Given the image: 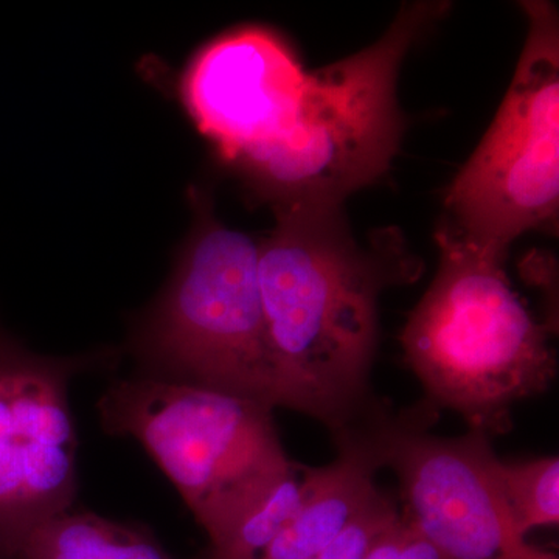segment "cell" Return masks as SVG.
Listing matches in <instances>:
<instances>
[{
	"mask_svg": "<svg viewBox=\"0 0 559 559\" xmlns=\"http://www.w3.org/2000/svg\"><path fill=\"white\" fill-rule=\"evenodd\" d=\"M274 210L275 227L259 242V285L283 400L334 433L378 406L380 296L423 266L396 230L360 242L342 209Z\"/></svg>",
	"mask_w": 559,
	"mask_h": 559,
	"instance_id": "6da1fadb",
	"label": "cell"
},
{
	"mask_svg": "<svg viewBox=\"0 0 559 559\" xmlns=\"http://www.w3.org/2000/svg\"><path fill=\"white\" fill-rule=\"evenodd\" d=\"M436 238L439 271L401 333L404 359L426 403L455 412L468 430L491 439L511 428L516 403L554 384V329L511 288L507 253L468 240L452 224Z\"/></svg>",
	"mask_w": 559,
	"mask_h": 559,
	"instance_id": "7a4b0ae2",
	"label": "cell"
},
{
	"mask_svg": "<svg viewBox=\"0 0 559 559\" xmlns=\"http://www.w3.org/2000/svg\"><path fill=\"white\" fill-rule=\"evenodd\" d=\"M450 5L406 3L380 40L308 73L289 130L235 167L250 189L274 209H342L349 194L381 179L404 134L401 64Z\"/></svg>",
	"mask_w": 559,
	"mask_h": 559,
	"instance_id": "3957f363",
	"label": "cell"
},
{
	"mask_svg": "<svg viewBox=\"0 0 559 559\" xmlns=\"http://www.w3.org/2000/svg\"><path fill=\"white\" fill-rule=\"evenodd\" d=\"M193 226L167 286L139 320L143 374L285 407L259 285V242L226 226L191 189Z\"/></svg>",
	"mask_w": 559,
	"mask_h": 559,
	"instance_id": "277c9868",
	"label": "cell"
},
{
	"mask_svg": "<svg viewBox=\"0 0 559 559\" xmlns=\"http://www.w3.org/2000/svg\"><path fill=\"white\" fill-rule=\"evenodd\" d=\"M97 407L106 432L138 441L175 485L212 555L297 465L259 401L142 373L114 381Z\"/></svg>",
	"mask_w": 559,
	"mask_h": 559,
	"instance_id": "5b68a950",
	"label": "cell"
},
{
	"mask_svg": "<svg viewBox=\"0 0 559 559\" xmlns=\"http://www.w3.org/2000/svg\"><path fill=\"white\" fill-rule=\"evenodd\" d=\"M528 33L498 116L452 180L444 205L468 240L507 253L559 209V21L550 2H522Z\"/></svg>",
	"mask_w": 559,
	"mask_h": 559,
	"instance_id": "8992f818",
	"label": "cell"
},
{
	"mask_svg": "<svg viewBox=\"0 0 559 559\" xmlns=\"http://www.w3.org/2000/svg\"><path fill=\"white\" fill-rule=\"evenodd\" d=\"M112 353L51 358L0 326V559H14L47 521L72 510L79 492L69 388Z\"/></svg>",
	"mask_w": 559,
	"mask_h": 559,
	"instance_id": "52a82bcc",
	"label": "cell"
},
{
	"mask_svg": "<svg viewBox=\"0 0 559 559\" xmlns=\"http://www.w3.org/2000/svg\"><path fill=\"white\" fill-rule=\"evenodd\" d=\"M439 412L423 401L390 419L385 466L400 481L403 513L441 559H559L516 528L500 489L491 439L468 430L432 436Z\"/></svg>",
	"mask_w": 559,
	"mask_h": 559,
	"instance_id": "ba28073f",
	"label": "cell"
},
{
	"mask_svg": "<svg viewBox=\"0 0 559 559\" xmlns=\"http://www.w3.org/2000/svg\"><path fill=\"white\" fill-rule=\"evenodd\" d=\"M307 70L270 28H237L201 47L179 79V98L226 164L277 142L296 119Z\"/></svg>",
	"mask_w": 559,
	"mask_h": 559,
	"instance_id": "9c48e42d",
	"label": "cell"
},
{
	"mask_svg": "<svg viewBox=\"0 0 559 559\" xmlns=\"http://www.w3.org/2000/svg\"><path fill=\"white\" fill-rule=\"evenodd\" d=\"M392 415L378 406L348 428L331 433L337 457L307 466L308 495L288 527L260 559H314L349 522L377 499L378 471L385 468V437Z\"/></svg>",
	"mask_w": 559,
	"mask_h": 559,
	"instance_id": "30bf717a",
	"label": "cell"
},
{
	"mask_svg": "<svg viewBox=\"0 0 559 559\" xmlns=\"http://www.w3.org/2000/svg\"><path fill=\"white\" fill-rule=\"evenodd\" d=\"M14 559L176 558L148 532L70 510L36 528Z\"/></svg>",
	"mask_w": 559,
	"mask_h": 559,
	"instance_id": "8fae6325",
	"label": "cell"
},
{
	"mask_svg": "<svg viewBox=\"0 0 559 559\" xmlns=\"http://www.w3.org/2000/svg\"><path fill=\"white\" fill-rule=\"evenodd\" d=\"M503 498L521 535L532 530L554 527L559 522V459L557 455L496 462Z\"/></svg>",
	"mask_w": 559,
	"mask_h": 559,
	"instance_id": "7c38bea8",
	"label": "cell"
},
{
	"mask_svg": "<svg viewBox=\"0 0 559 559\" xmlns=\"http://www.w3.org/2000/svg\"><path fill=\"white\" fill-rule=\"evenodd\" d=\"M307 495V466L297 463L288 476L241 521L226 546L210 555V559H260L296 518Z\"/></svg>",
	"mask_w": 559,
	"mask_h": 559,
	"instance_id": "4fadbf2b",
	"label": "cell"
},
{
	"mask_svg": "<svg viewBox=\"0 0 559 559\" xmlns=\"http://www.w3.org/2000/svg\"><path fill=\"white\" fill-rule=\"evenodd\" d=\"M400 516L399 507L390 496L380 492L356 520L314 559H364L378 536Z\"/></svg>",
	"mask_w": 559,
	"mask_h": 559,
	"instance_id": "5bb4252c",
	"label": "cell"
},
{
	"mask_svg": "<svg viewBox=\"0 0 559 559\" xmlns=\"http://www.w3.org/2000/svg\"><path fill=\"white\" fill-rule=\"evenodd\" d=\"M364 559H441L428 539L403 516L378 536Z\"/></svg>",
	"mask_w": 559,
	"mask_h": 559,
	"instance_id": "9a60e30c",
	"label": "cell"
}]
</instances>
